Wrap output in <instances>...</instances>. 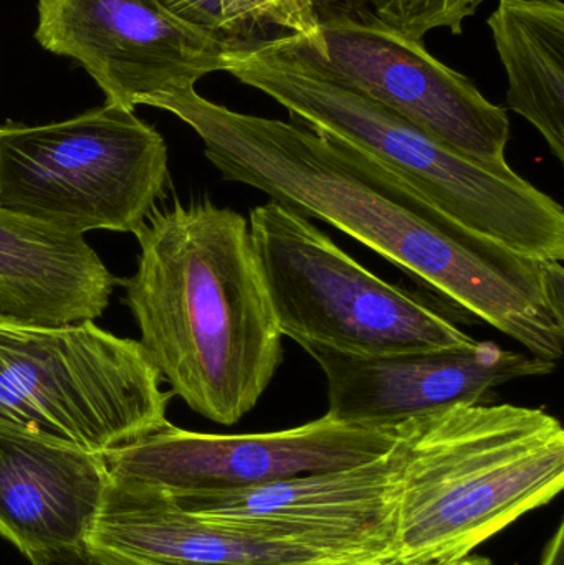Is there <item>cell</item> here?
I'll return each mask as SVG.
<instances>
[{"mask_svg":"<svg viewBox=\"0 0 564 565\" xmlns=\"http://www.w3.org/2000/svg\"><path fill=\"white\" fill-rule=\"evenodd\" d=\"M156 2L182 22L232 45L225 30L221 0H156Z\"/></svg>","mask_w":564,"mask_h":565,"instance_id":"ac0fdd59","label":"cell"},{"mask_svg":"<svg viewBox=\"0 0 564 565\" xmlns=\"http://www.w3.org/2000/svg\"><path fill=\"white\" fill-rule=\"evenodd\" d=\"M108 484L105 455L0 427V537L30 564L85 546Z\"/></svg>","mask_w":564,"mask_h":565,"instance_id":"4fadbf2b","label":"cell"},{"mask_svg":"<svg viewBox=\"0 0 564 565\" xmlns=\"http://www.w3.org/2000/svg\"><path fill=\"white\" fill-rule=\"evenodd\" d=\"M393 565H439L549 504L564 487V428L542 408L454 405L400 424Z\"/></svg>","mask_w":564,"mask_h":565,"instance_id":"277c9868","label":"cell"},{"mask_svg":"<svg viewBox=\"0 0 564 565\" xmlns=\"http://www.w3.org/2000/svg\"><path fill=\"white\" fill-rule=\"evenodd\" d=\"M564 524H560L558 530L553 534L552 540L546 544L543 551L542 563L540 565H564Z\"/></svg>","mask_w":564,"mask_h":565,"instance_id":"ffe728a7","label":"cell"},{"mask_svg":"<svg viewBox=\"0 0 564 565\" xmlns=\"http://www.w3.org/2000/svg\"><path fill=\"white\" fill-rule=\"evenodd\" d=\"M228 75L287 109L290 121L363 152L469 231L540 260H564V211L513 171L437 141L337 78L295 33L235 43Z\"/></svg>","mask_w":564,"mask_h":565,"instance_id":"3957f363","label":"cell"},{"mask_svg":"<svg viewBox=\"0 0 564 565\" xmlns=\"http://www.w3.org/2000/svg\"><path fill=\"white\" fill-rule=\"evenodd\" d=\"M507 73V105L564 162V3L499 0L489 20Z\"/></svg>","mask_w":564,"mask_h":565,"instance_id":"2e32d148","label":"cell"},{"mask_svg":"<svg viewBox=\"0 0 564 565\" xmlns=\"http://www.w3.org/2000/svg\"><path fill=\"white\" fill-rule=\"evenodd\" d=\"M400 447L354 467L225 493L171 497L209 523L330 559L393 564Z\"/></svg>","mask_w":564,"mask_h":565,"instance_id":"9c48e42d","label":"cell"},{"mask_svg":"<svg viewBox=\"0 0 564 565\" xmlns=\"http://www.w3.org/2000/svg\"><path fill=\"white\" fill-rule=\"evenodd\" d=\"M439 565H493L492 561L487 559L482 556H469L462 557V559L453 561V563L439 564Z\"/></svg>","mask_w":564,"mask_h":565,"instance_id":"7402d4cb","label":"cell"},{"mask_svg":"<svg viewBox=\"0 0 564 565\" xmlns=\"http://www.w3.org/2000/svg\"><path fill=\"white\" fill-rule=\"evenodd\" d=\"M327 379L331 420L360 427H396L454 405L492 404L496 388L555 372V362L492 341L466 348L358 355L301 345Z\"/></svg>","mask_w":564,"mask_h":565,"instance_id":"7c38bea8","label":"cell"},{"mask_svg":"<svg viewBox=\"0 0 564 565\" xmlns=\"http://www.w3.org/2000/svg\"><path fill=\"white\" fill-rule=\"evenodd\" d=\"M118 278L83 235L63 234L0 209V316L63 326L95 321Z\"/></svg>","mask_w":564,"mask_h":565,"instance_id":"9a60e30c","label":"cell"},{"mask_svg":"<svg viewBox=\"0 0 564 565\" xmlns=\"http://www.w3.org/2000/svg\"><path fill=\"white\" fill-rule=\"evenodd\" d=\"M487 0H373L371 10L386 25L424 42L433 30L462 35L464 23Z\"/></svg>","mask_w":564,"mask_h":565,"instance_id":"e0dca14e","label":"cell"},{"mask_svg":"<svg viewBox=\"0 0 564 565\" xmlns=\"http://www.w3.org/2000/svg\"><path fill=\"white\" fill-rule=\"evenodd\" d=\"M161 384L139 341L95 321L0 316V427L105 455L168 424Z\"/></svg>","mask_w":564,"mask_h":565,"instance_id":"8992f818","label":"cell"},{"mask_svg":"<svg viewBox=\"0 0 564 565\" xmlns=\"http://www.w3.org/2000/svg\"><path fill=\"white\" fill-rule=\"evenodd\" d=\"M396 427L340 424L323 415L288 430L214 435L162 425L105 454L113 480L169 497L225 493L354 467L387 454Z\"/></svg>","mask_w":564,"mask_h":565,"instance_id":"ba28073f","label":"cell"},{"mask_svg":"<svg viewBox=\"0 0 564 565\" xmlns=\"http://www.w3.org/2000/svg\"><path fill=\"white\" fill-rule=\"evenodd\" d=\"M85 547L105 565H285L330 559L209 523L169 494L111 477Z\"/></svg>","mask_w":564,"mask_h":565,"instance_id":"5bb4252c","label":"cell"},{"mask_svg":"<svg viewBox=\"0 0 564 565\" xmlns=\"http://www.w3.org/2000/svg\"><path fill=\"white\" fill-rule=\"evenodd\" d=\"M285 565H393L383 563H366V561H348V559H313L305 561V563L285 564Z\"/></svg>","mask_w":564,"mask_h":565,"instance_id":"44dd1931","label":"cell"},{"mask_svg":"<svg viewBox=\"0 0 564 565\" xmlns=\"http://www.w3.org/2000/svg\"><path fill=\"white\" fill-rule=\"evenodd\" d=\"M320 33L323 46L315 52L344 85L476 161L509 166L507 109L424 42L386 25L371 9L320 19Z\"/></svg>","mask_w":564,"mask_h":565,"instance_id":"30bf717a","label":"cell"},{"mask_svg":"<svg viewBox=\"0 0 564 565\" xmlns=\"http://www.w3.org/2000/svg\"><path fill=\"white\" fill-rule=\"evenodd\" d=\"M135 237V275L118 285L139 344L191 411L237 424L284 362L247 218L211 201H175L152 207Z\"/></svg>","mask_w":564,"mask_h":565,"instance_id":"7a4b0ae2","label":"cell"},{"mask_svg":"<svg viewBox=\"0 0 564 565\" xmlns=\"http://www.w3.org/2000/svg\"><path fill=\"white\" fill-rule=\"evenodd\" d=\"M248 228L278 329L300 348L383 355L476 342L449 305L381 280L277 202L255 207Z\"/></svg>","mask_w":564,"mask_h":565,"instance_id":"5b68a950","label":"cell"},{"mask_svg":"<svg viewBox=\"0 0 564 565\" xmlns=\"http://www.w3.org/2000/svg\"><path fill=\"white\" fill-rule=\"evenodd\" d=\"M32 565H105L99 563L85 546L78 550L63 551V553L53 554L46 559Z\"/></svg>","mask_w":564,"mask_h":565,"instance_id":"d6986e66","label":"cell"},{"mask_svg":"<svg viewBox=\"0 0 564 565\" xmlns=\"http://www.w3.org/2000/svg\"><path fill=\"white\" fill-rule=\"evenodd\" d=\"M168 184L164 138L131 109L0 128V209L63 234H135Z\"/></svg>","mask_w":564,"mask_h":565,"instance_id":"52a82bcc","label":"cell"},{"mask_svg":"<svg viewBox=\"0 0 564 565\" xmlns=\"http://www.w3.org/2000/svg\"><path fill=\"white\" fill-rule=\"evenodd\" d=\"M146 106L191 126L225 181L338 228L529 354L562 361V262L526 257L469 231L363 152L297 122L232 111L195 88Z\"/></svg>","mask_w":564,"mask_h":565,"instance_id":"6da1fadb","label":"cell"},{"mask_svg":"<svg viewBox=\"0 0 564 565\" xmlns=\"http://www.w3.org/2000/svg\"><path fill=\"white\" fill-rule=\"evenodd\" d=\"M36 12L40 46L78 62L106 103L131 111L224 72L231 49L156 0H39Z\"/></svg>","mask_w":564,"mask_h":565,"instance_id":"8fae6325","label":"cell"}]
</instances>
